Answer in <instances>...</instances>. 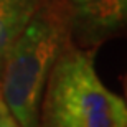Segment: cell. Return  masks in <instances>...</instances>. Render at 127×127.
Here are the masks:
<instances>
[{"label": "cell", "mask_w": 127, "mask_h": 127, "mask_svg": "<svg viewBox=\"0 0 127 127\" xmlns=\"http://www.w3.org/2000/svg\"><path fill=\"white\" fill-rule=\"evenodd\" d=\"M64 15L40 8L32 17L0 69V97L22 127L40 126L45 84L66 43Z\"/></svg>", "instance_id": "cell-1"}, {"label": "cell", "mask_w": 127, "mask_h": 127, "mask_svg": "<svg viewBox=\"0 0 127 127\" xmlns=\"http://www.w3.org/2000/svg\"><path fill=\"white\" fill-rule=\"evenodd\" d=\"M43 127H127L122 97L102 84L89 53L63 51L41 97Z\"/></svg>", "instance_id": "cell-2"}, {"label": "cell", "mask_w": 127, "mask_h": 127, "mask_svg": "<svg viewBox=\"0 0 127 127\" xmlns=\"http://www.w3.org/2000/svg\"><path fill=\"white\" fill-rule=\"evenodd\" d=\"M127 0H66L64 20L74 40L96 46L126 22Z\"/></svg>", "instance_id": "cell-3"}, {"label": "cell", "mask_w": 127, "mask_h": 127, "mask_svg": "<svg viewBox=\"0 0 127 127\" xmlns=\"http://www.w3.org/2000/svg\"><path fill=\"white\" fill-rule=\"evenodd\" d=\"M40 7L41 0H0V69L10 48Z\"/></svg>", "instance_id": "cell-4"}, {"label": "cell", "mask_w": 127, "mask_h": 127, "mask_svg": "<svg viewBox=\"0 0 127 127\" xmlns=\"http://www.w3.org/2000/svg\"><path fill=\"white\" fill-rule=\"evenodd\" d=\"M0 127H22L15 121L13 116L10 114V111L7 109L5 102L2 101V97H0Z\"/></svg>", "instance_id": "cell-5"}]
</instances>
